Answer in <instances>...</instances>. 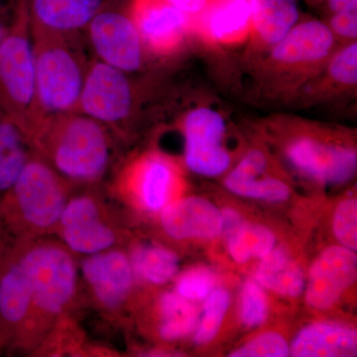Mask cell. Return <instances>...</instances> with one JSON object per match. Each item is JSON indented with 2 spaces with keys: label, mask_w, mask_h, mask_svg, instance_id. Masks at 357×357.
Masks as SVG:
<instances>
[{
  "label": "cell",
  "mask_w": 357,
  "mask_h": 357,
  "mask_svg": "<svg viewBox=\"0 0 357 357\" xmlns=\"http://www.w3.org/2000/svg\"><path fill=\"white\" fill-rule=\"evenodd\" d=\"M255 128L307 180L333 187L356 176L357 152L351 129L282 112L263 117Z\"/></svg>",
  "instance_id": "1"
},
{
  "label": "cell",
  "mask_w": 357,
  "mask_h": 357,
  "mask_svg": "<svg viewBox=\"0 0 357 357\" xmlns=\"http://www.w3.org/2000/svg\"><path fill=\"white\" fill-rule=\"evenodd\" d=\"M121 139L102 122L79 112L44 117L33 147L46 163L74 185H98L114 169Z\"/></svg>",
  "instance_id": "2"
},
{
  "label": "cell",
  "mask_w": 357,
  "mask_h": 357,
  "mask_svg": "<svg viewBox=\"0 0 357 357\" xmlns=\"http://www.w3.org/2000/svg\"><path fill=\"white\" fill-rule=\"evenodd\" d=\"M337 47L325 21L300 20L278 44L248 68L253 98L287 107L296 93L321 72Z\"/></svg>",
  "instance_id": "3"
},
{
  "label": "cell",
  "mask_w": 357,
  "mask_h": 357,
  "mask_svg": "<svg viewBox=\"0 0 357 357\" xmlns=\"http://www.w3.org/2000/svg\"><path fill=\"white\" fill-rule=\"evenodd\" d=\"M32 286L29 318L14 349H32L67 312L77 296L79 268L62 243L40 238L14 241Z\"/></svg>",
  "instance_id": "4"
},
{
  "label": "cell",
  "mask_w": 357,
  "mask_h": 357,
  "mask_svg": "<svg viewBox=\"0 0 357 357\" xmlns=\"http://www.w3.org/2000/svg\"><path fill=\"white\" fill-rule=\"evenodd\" d=\"M37 100L42 117L77 112L93 54L84 32L31 25Z\"/></svg>",
  "instance_id": "5"
},
{
  "label": "cell",
  "mask_w": 357,
  "mask_h": 357,
  "mask_svg": "<svg viewBox=\"0 0 357 357\" xmlns=\"http://www.w3.org/2000/svg\"><path fill=\"white\" fill-rule=\"evenodd\" d=\"M75 187L34 151L15 184L0 199V220L11 238L29 241L55 234Z\"/></svg>",
  "instance_id": "6"
},
{
  "label": "cell",
  "mask_w": 357,
  "mask_h": 357,
  "mask_svg": "<svg viewBox=\"0 0 357 357\" xmlns=\"http://www.w3.org/2000/svg\"><path fill=\"white\" fill-rule=\"evenodd\" d=\"M0 112L32 140L41 122L27 0H17L15 17L0 42Z\"/></svg>",
  "instance_id": "7"
},
{
  "label": "cell",
  "mask_w": 357,
  "mask_h": 357,
  "mask_svg": "<svg viewBox=\"0 0 357 357\" xmlns=\"http://www.w3.org/2000/svg\"><path fill=\"white\" fill-rule=\"evenodd\" d=\"M135 76L93 58L77 112L102 122L121 141L128 139L145 102Z\"/></svg>",
  "instance_id": "8"
},
{
  "label": "cell",
  "mask_w": 357,
  "mask_h": 357,
  "mask_svg": "<svg viewBox=\"0 0 357 357\" xmlns=\"http://www.w3.org/2000/svg\"><path fill=\"white\" fill-rule=\"evenodd\" d=\"M178 126L188 170L215 178L231 168L234 157L227 146L229 123L222 110L213 105H195L181 114Z\"/></svg>",
  "instance_id": "9"
},
{
  "label": "cell",
  "mask_w": 357,
  "mask_h": 357,
  "mask_svg": "<svg viewBox=\"0 0 357 357\" xmlns=\"http://www.w3.org/2000/svg\"><path fill=\"white\" fill-rule=\"evenodd\" d=\"M76 188V187H75ZM73 190L55 234L70 252L89 256L116 248L119 230L91 185Z\"/></svg>",
  "instance_id": "10"
},
{
  "label": "cell",
  "mask_w": 357,
  "mask_h": 357,
  "mask_svg": "<svg viewBox=\"0 0 357 357\" xmlns=\"http://www.w3.org/2000/svg\"><path fill=\"white\" fill-rule=\"evenodd\" d=\"M93 57L115 69L137 75L144 70L148 56L137 29L126 7L110 4L84 31Z\"/></svg>",
  "instance_id": "11"
},
{
  "label": "cell",
  "mask_w": 357,
  "mask_h": 357,
  "mask_svg": "<svg viewBox=\"0 0 357 357\" xmlns=\"http://www.w3.org/2000/svg\"><path fill=\"white\" fill-rule=\"evenodd\" d=\"M119 184L143 211L159 213L177 198L182 173L172 155L152 150L138 155L124 166Z\"/></svg>",
  "instance_id": "12"
},
{
  "label": "cell",
  "mask_w": 357,
  "mask_h": 357,
  "mask_svg": "<svg viewBox=\"0 0 357 357\" xmlns=\"http://www.w3.org/2000/svg\"><path fill=\"white\" fill-rule=\"evenodd\" d=\"M126 9L149 57L177 55L192 37L191 16L166 0H128Z\"/></svg>",
  "instance_id": "13"
},
{
  "label": "cell",
  "mask_w": 357,
  "mask_h": 357,
  "mask_svg": "<svg viewBox=\"0 0 357 357\" xmlns=\"http://www.w3.org/2000/svg\"><path fill=\"white\" fill-rule=\"evenodd\" d=\"M32 304V286L17 243L13 241L0 268V349H14Z\"/></svg>",
  "instance_id": "14"
},
{
  "label": "cell",
  "mask_w": 357,
  "mask_h": 357,
  "mask_svg": "<svg viewBox=\"0 0 357 357\" xmlns=\"http://www.w3.org/2000/svg\"><path fill=\"white\" fill-rule=\"evenodd\" d=\"M356 251L340 245L324 249L312 262L307 276L305 301L317 311H326L337 305L356 283Z\"/></svg>",
  "instance_id": "15"
},
{
  "label": "cell",
  "mask_w": 357,
  "mask_h": 357,
  "mask_svg": "<svg viewBox=\"0 0 357 357\" xmlns=\"http://www.w3.org/2000/svg\"><path fill=\"white\" fill-rule=\"evenodd\" d=\"M357 41L337 47L319 74L296 93L288 107L309 109L356 98Z\"/></svg>",
  "instance_id": "16"
},
{
  "label": "cell",
  "mask_w": 357,
  "mask_h": 357,
  "mask_svg": "<svg viewBox=\"0 0 357 357\" xmlns=\"http://www.w3.org/2000/svg\"><path fill=\"white\" fill-rule=\"evenodd\" d=\"M81 274L98 306L110 312L126 306L136 279L128 253L117 248L84 256Z\"/></svg>",
  "instance_id": "17"
},
{
  "label": "cell",
  "mask_w": 357,
  "mask_h": 357,
  "mask_svg": "<svg viewBox=\"0 0 357 357\" xmlns=\"http://www.w3.org/2000/svg\"><path fill=\"white\" fill-rule=\"evenodd\" d=\"M225 174L223 185L236 196L269 203H282L290 198V185L264 148H249Z\"/></svg>",
  "instance_id": "18"
},
{
  "label": "cell",
  "mask_w": 357,
  "mask_h": 357,
  "mask_svg": "<svg viewBox=\"0 0 357 357\" xmlns=\"http://www.w3.org/2000/svg\"><path fill=\"white\" fill-rule=\"evenodd\" d=\"M191 21L192 36L208 44L220 47L246 44L251 26L250 0H206Z\"/></svg>",
  "instance_id": "19"
},
{
  "label": "cell",
  "mask_w": 357,
  "mask_h": 357,
  "mask_svg": "<svg viewBox=\"0 0 357 357\" xmlns=\"http://www.w3.org/2000/svg\"><path fill=\"white\" fill-rule=\"evenodd\" d=\"M250 33L244 49L246 67L257 62L299 23L298 0H250Z\"/></svg>",
  "instance_id": "20"
},
{
  "label": "cell",
  "mask_w": 357,
  "mask_h": 357,
  "mask_svg": "<svg viewBox=\"0 0 357 357\" xmlns=\"http://www.w3.org/2000/svg\"><path fill=\"white\" fill-rule=\"evenodd\" d=\"M159 215L162 229L173 241H211L220 236L222 211L210 199L176 198Z\"/></svg>",
  "instance_id": "21"
},
{
  "label": "cell",
  "mask_w": 357,
  "mask_h": 357,
  "mask_svg": "<svg viewBox=\"0 0 357 357\" xmlns=\"http://www.w3.org/2000/svg\"><path fill=\"white\" fill-rule=\"evenodd\" d=\"M116 0H27L30 22L54 32H84L93 17Z\"/></svg>",
  "instance_id": "22"
},
{
  "label": "cell",
  "mask_w": 357,
  "mask_h": 357,
  "mask_svg": "<svg viewBox=\"0 0 357 357\" xmlns=\"http://www.w3.org/2000/svg\"><path fill=\"white\" fill-rule=\"evenodd\" d=\"M220 236L227 253L237 264L262 259L276 248V236L265 225L248 222L234 208L222 211Z\"/></svg>",
  "instance_id": "23"
},
{
  "label": "cell",
  "mask_w": 357,
  "mask_h": 357,
  "mask_svg": "<svg viewBox=\"0 0 357 357\" xmlns=\"http://www.w3.org/2000/svg\"><path fill=\"white\" fill-rule=\"evenodd\" d=\"M357 333L351 326L333 321H314L299 331L290 345L295 357L354 356Z\"/></svg>",
  "instance_id": "24"
},
{
  "label": "cell",
  "mask_w": 357,
  "mask_h": 357,
  "mask_svg": "<svg viewBox=\"0 0 357 357\" xmlns=\"http://www.w3.org/2000/svg\"><path fill=\"white\" fill-rule=\"evenodd\" d=\"M255 280L265 290L287 299H296L304 293L307 275L285 246H276L260 259Z\"/></svg>",
  "instance_id": "25"
},
{
  "label": "cell",
  "mask_w": 357,
  "mask_h": 357,
  "mask_svg": "<svg viewBox=\"0 0 357 357\" xmlns=\"http://www.w3.org/2000/svg\"><path fill=\"white\" fill-rule=\"evenodd\" d=\"M33 154L29 136L0 112V199L15 184Z\"/></svg>",
  "instance_id": "26"
},
{
  "label": "cell",
  "mask_w": 357,
  "mask_h": 357,
  "mask_svg": "<svg viewBox=\"0 0 357 357\" xmlns=\"http://www.w3.org/2000/svg\"><path fill=\"white\" fill-rule=\"evenodd\" d=\"M136 279L151 285H165L178 275L180 258L171 249L154 243H138L128 253Z\"/></svg>",
  "instance_id": "27"
},
{
  "label": "cell",
  "mask_w": 357,
  "mask_h": 357,
  "mask_svg": "<svg viewBox=\"0 0 357 357\" xmlns=\"http://www.w3.org/2000/svg\"><path fill=\"white\" fill-rule=\"evenodd\" d=\"M158 314L159 337L166 342L189 337L198 325V307L175 290L162 294L158 301Z\"/></svg>",
  "instance_id": "28"
},
{
  "label": "cell",
  "mask_w": 357,
  "mask_h": 357,
  "mask_svg": "<svg viewBox=\"0 0 357 357\" xmlns=\"http://www.w3.org/2000/svg\"><path fill=\"white\" fill-rule=\"evenodd\" d=\"M230 300L231 296L227 288L217 287L203 301L198 325L192 333L195 344L206 345L215 340L229 311Z\"/></svg>",
  "instance_id": "29"
},
{
  "label": "cell",
  "mask_w": 357,
  "mask_h": 357,
  "mask_svg": "<svg viewBox=\"0 0 357 357\" xmlns=\"http://www.w3.org/2000/svg\"><path fill=\"white\" fill-rule=\"evenodd\" d=\"M269 299L265 289L255 279L244 282L239 297V317L246 328H259L269 317Z\"/></svg>",
  "instance_id": "30"
},
{
  "label": "cell",
  "mask_w": 357,
  "mask_h": 357,
  "mask_svg": "<svg viewBox=\"0 0 357 357\" xmlns=\"http://www.w3.org/2000/svg\"><path fill=\"white\" fill-rule=\"evenodd\" d=\"M176 277V292L191 302H202L217 288V275L204 265L188 268Z\"/></svg>",
  "instance_id": "31"
},
{
  "label": "cell",
  "mask_w": 357,
  "mask_h": 357,
  "mask_svg": "<svg viewBox=\"0 0 357 357\" xmlns=\"http://www.w3.org/2000/svg\"><path fill=\"white\" fill-rule=\"evenodd\" d=\"M333 231L340 245L357 250V202L354 197L342 199L333 213Z\"/></svg>",
  "instance_id": "32"
},
{
  "label": "cell",
  "mask_w": 357,
  "mask_h": 357,
  "mask_svg": "<svg viewBox=\"0 0 357 357\" xmlns=\"http://www.w3.org/2000/svg\"><path fill=\"white\" fill-rule=\"evenodd\" d=\"M290 356V344L281 333H262L231 352V357H286Z\"/></svg>",
  "instance_id": "33"
},
{
  "label": "cell",
  "mask_w": 357,
  "mask_h": 357,
  "mask_svg": "<svg viewBox=\"0 0 357 357\" xmlns=\"http://www.w3.org/2000/svg\"><path fill=\"white\" fill-rule=\"evenodd\" d=\"M324 21L340 46L357 41V10L328 14Z\"/></svg>",
  "instance_id": "34"
},
{
  "label": "cell",
  "mask_w": 357,
  "mask_h": 357,
  "mask_svg": "<svg viewBox=\"0 0 357 357\" xmlns=\"http://www.w3.org/2000/svg\"><path fill=\"white\" fill-rule=\"evenodd\" d=\"M17 0H0V42L9 31L15 17Z\"/></svg>",
  "instance_id": "35"
},
{
  "label": "cell",
  "mask_w": 357,
  "mask_h": 357,
  "mask_svg": "<svg viewBox=\"0 0 357 357\" xmlns=\"http://www.w3.org/2000/svg\"><path fill=\"white\" fill-rule=\"evenodd\" d=\"M321 6L325 7L326 15L328 14L357 10V0H325Z\"/></svg>",
  "instance_id": "36"
},
{
  "label": "cell",
  "mask_w": 357,
  "mask_h": 357,
  "mask_svg": "<svg viewBox=\"0 0 357 357\" xmlns=\"http://www.w3.org/2000/svg\"><path fill=\"white\" fill-rule=\"evenodd\" d=\"M166 1L192 17L203 9L206 0H166Z\"/></svg>",
  "instance_id": "37"
},
{
  "label": "cell",
  "mask_w": 357,
  "mask_h": 357,
  "mask_svg": "<svg viewBox=\"0 0 357 357\" xmlns=\"http://www.w3.org/2000/svg\"><path fill=\"white\" fill-rule=\"evenodd\" d=\"M13 243V239L9 236L6 227H4L3 223L0 220V268H1L2 262H3L7 251H8Z\"/></svg>",
  "instance_id": "38"
},
{
  "label": "cell",
  "mask_w": 357,
  "mask_h": 357,
  "mask_svg": "<svg viewBox=\"0 0 357 357\" xmlns=\"http://www.w3.org/2000/svg\"><path fill=\"white\" fill-rule=\"evenodd\" d=\"M305 1L312 4V6H321L325 2V0H305Z\"/></svg>",
  "instance_id": "39"
}]
</instances>
